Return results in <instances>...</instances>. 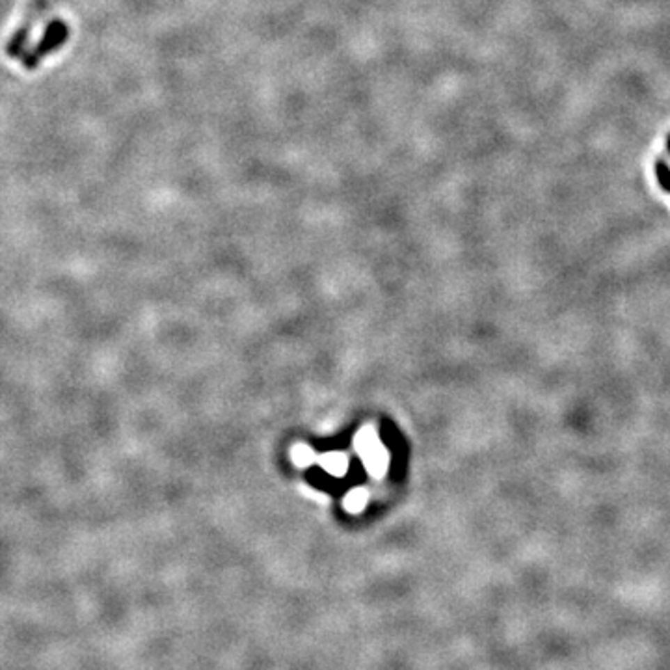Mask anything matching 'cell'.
<instances>
[{"instance_id":"cell-1","label":"cell","mask_w":670,"mask_h":670,"mask_svg":"<svg viewBox=\"0 0 670 670\" xmlns=\"http://www.w3.org/2000/svg\"><path fill=\"white\" fill-rule=\"evenodd\" d=\"M364 460L365 464H367V469H369L373 475H382V473H386L387 469L389 455H387V451L384 449L382 445H378L376 449L371 451L369 455L364 456Z\"/></svg>"},{"instance_id":"cell-2","label":"cell","mask_w":670,"mask_h":670,"mask_svg":"<svg viewBox=\"0 0 670 670\" xmlns=\"http://www.w3.org/2000/svg\"><path fill=\"white\" fill-rule=\"evenodd\" d=\"M356 445H358L359 455L365 456V455H369L373 449H376V447L380 445V442H378V437H376L375 430H371V428H364V430L358 434V437H356Z\"/></svg>"},{"instance_id":"cell-3","label":"cell","mask_w":670,"mask_h":670,"mask_svg":"<svg viewBox=\"0 0 670 670\" xmlns=\"http://www.w3.org/2000/svg\"><path fill=\"white\" fill-rule=\"evenodd\" d=\"M322 466H324V469H328L332 475H337V477H341V475H345V472H347L348 464H347V458H345V456L339 455V453H332V455L324 456Z\"/></svg>"},{"instance_id":"cell-4","label":"cell","mask_w":670,"mask_h":670,"mask_svg":"<svg viewBox=\"0 0 670 670\" xmlns=\"http://www.w3.org/2000/svg\"><path fill=\"white\" fill-rule=\"evenodd\" d=\"M367 503V492L365 490H352L345 499V506L350 512H359Z\"/></svg>"},{"instance_id":"cell-5","label":"cell","mask_w":670,"mask_h":670,"mask_svg":"<svg viewBox=\"0 0 670 670\" xmlns=\"http://www.w3.org/2000/svg\"><path fill=\"white\" fill-rule=\"evenodd\" d=\"M293 458H295L298 466H307V464H311V462L315 460V455H313V451L309 449V447H306V445H298V447H295V451H293Z\"/></svg>"},{"instance_id":"cell-6","label":"cell","mask_w":670,"mask_h":670,"mask_svg":"<svg viewBox=\"0 0 670 670\" xmlns=\"http://www.w3.org/2000/svg\"><path fill=\"white\" fill-rule=\"evenodd\" d=\"M655 173H657L659 177V185L670 192V168L664 164L663 160H659L657 164H655Z\"/></svg>"},{"instance_id":"cell-7","label":"cell","mask_w":670,"mask_h":670,"mask_svg":"<svg viewBox=\"0 0 670 670\" xmlns=\"http://www.w3.org/2000/svg\"><path fill=\"white\" fill-rule=\"evenodd\" d=\"M669 149H670V137H669Z\"/></svg>"}]
</instances>
